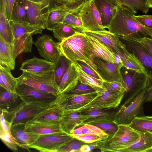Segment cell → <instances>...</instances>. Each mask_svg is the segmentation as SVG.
Masks as SVG:
<instances>
[{
  "label": "cell",
  "mask_w": 152,
  "mask_h": 152,
  "mask_svg": "<svg viewBox=\"0 0 152 152\" xmlns=\"http://www.w3.org/2000/svg\"><path fill=\"white\" fill-rule=\"evenodd\" d=\"M116 13L107 28L118 37L138 39L146 37L152 39V30L141 24L134 14L124 6L117 7Z\"/></svg>",
  "instance_id": "1"
},
{
  "label": "cell",
  "mask_w": 152,
  "mask_h": 152,
  "mask_svg": "<svg viewBox=\"0 0 152 152\" xmlns=\"http://www.w3.org/2000/svg\"><path fill=\"white\" fill-rule=\"evenodd\" d=\"M58 43L61 54L70 62H83L97 71L94 48L84 33L79 32Z\"/></svg>",
  "instance_id": "2"
},
{
  "label": "cell",
  "mask_w": 152,
  "mask_h": 152,
  "mask_svg": "<svg viewBox=\"0 0 152 152\" xmlns=\"http://www.w3.org/2000/svg\"><path fill=\"white\" fill-rule=\"evenodd\" d=\"M121 72L122 76L121 83L125 94L123 102L119 107L121 112L150 83L148 77L144 73L124 67H121Z\"/></svg>",
  "instance_id": "3"
},
{
  "label": "cell",
  "mask_w": 152,
  "mask_h": 152,
  "mask_svg": "<svg viewBox=\"0 0 152 152\" xmlns=\"http://www.w3.org/2000/svg\"><path fill=\"white\" fill-rule=\"evenodd\" d=\"M117 124L116 132L103 140L101 152H117L118 149L132 144L139 137V132L129 125Z\"/></svg>",
  "instance_id": "4"
},
{
  "label": "cell",
  "mask_w": 152,
  "mask_h": 152,
  "mask_svg": "<svg viewBox=\"0 0 152 152\" xmlns=\"http://www.w3.org/2000/svg\"><path fill=\"white\" fill-rule=\"evenodd\" d=\"M50 104L26 102L21 99L12 109L9 110H0V111L3 113L6 121L11 125L16 123H25Z\"/></svg>",
  "instance_id": "5"
},
{
  "label": "cell",
  "mask_w": 152,
  "mask_h": 152,
  "mask_svg": "<svg viewBox=\"0 0 152 152\" xmlns=\"http://www.w3.org/2000/svg\"><path fill=\"white\" fill-rule=\"evenodd\" d=\"M17 80L18 82L25 83L44 92L57 96L60 94L56 81L54 70L41 74L23 71Z\"/></svg>",
  "instance_id": "6"
},
{
  "label": "cell",
  "mask_w": 152,
  "mask_h": 152,
  "mask_svg": "<svg viewBox=\"0 0 152 152\" xmlns=\"http://www.w3.org/2000/svg\"><path fill=\"white\" fill-rule=\"evenodd\" d=\"M148 87L142 90L118 114L114 123L129 125L135 118L141 117L145 115L143 104L146 97V92Z\"/></svg>",
  "instance_id": "7"
},
{
  "label": "cell",
  "mask_w": 152,
  "mask_h": 152,
  "mask_svg": "<svg viewBox=\"0 0 152 152\" xmlns=\"http://www.w3.org/2000/svg\"><path fill=\"white\" fill-rule=\"evenodd\" d=\"M97 96L78 110L87 109H111L118 107L124 97V92H117L106 88L98 92Z\"/></svg>",
  "instance_id": "8"
},
{
  "label": "cell",
  "mask_w": 152,
  "mask_h": 152,
  "mask_svg": "<svg viewBox=\"0 0 152 152\" xmlns=\"http://www.w3.org/2000/svg\"><path fill=\"white\" fill-rule=\"evenodd\" d=\"M15 91L23 101L50 105L58 96L44 92L24 83L18 82Z\"/></svg>",
  "instance_id": "9"
},
{
  "label": "cell",
  "mask_w": 152,
  "mask_h": 152,
  "mask_svg": "<svg viewBox=\"0 0 152 152\" xmlns=\"http://www.w3.org/2000/svg\"><path fill=\"white\" fill-rule=\"evenodd\" d=\"M73 137L64 132L40 135L29 147L40 152H56V149Z\"/></svg>",
  "instance_id": "10"
},
{
  "label": "cell",
  "mask_w": 152,
  "mask_h": 152,
  "mask_svg": "<svg viewBox=\"0 0 152 152\" xmlns=\"http://www.w3.org/2000/svg\"><path fill=\"white\" fill-rule=\"evenodd\" d=\"M96 91L84 94L68 96L60 94L53 102L62 113L75 111L90 102L97 96Z\"/></svg>",
  "instance_id": "11"
},
{
  "label": "cell",
  "mask_w": 152,
  "mask_h": 152,
  "mask_svg": "<svg viewBox=\"0 0 152 152\" xmlns=\"http://www.w3.org/2000/svg\"><path fill=\"white\" fill-rule=\"evenodd\" d=\"M26 10V23L46 28L49 14V0L37 3L23 0Z\"/></svg>",
  "instance_id": "12"
},
{
  "label": "cell",
  "mask_w": 152,
  "mask_h": 152,
  "mask_svg": "<svg viewBox=\"0 0 152 152\" xmlns=\"http://www.w3.org/2000/svg\"><path fill=\"white\" fill-rule=\"evenodd\" d=\"M119 37L122 40L128 51L134 54L139 60L145 69L150 83H152V56L138 41L126 37Z\"/></svg>",
  "instance_id": "13"
},
{
  "label": "cell",
  "mask_w": 152,
  "mask_h": 152,
  "mask_svg": "<svg viewBox=\"0 0 152 152\" xmlns=\"http://www.w3.org/2000/svg\"><path fill=\"white\" fill-rule=\"evenodd\" d=\"M79 14L85 30L94 32L106 30L94 0H87L80 9Z\"/></svg>",
  "instance_id": "14"
},
{
  "label": "cell",
  "mask_w": 152,
  "mask_h": 152,
  "mask_svg": "<svg viewBox=\"0 0 152 152\" xmlns=\"http://www.w3.org/2000/svg\"><path fill=\"white\" fill-rule=\"evenodd\" d=\"M82 33L97 39L113 53L122 58L126 57L129 53L119 38L109 31L94 32L85 29Z\"/></svg>",
  "instance_id": "15"
},
{
  "label": "cell",
  "mask_w": 152,
  "mask_h": 152,
  "mask_svg": "<svg viewBox=\"0 0 152 152\" xmlns=\"http://www.w3.org/2000/svg\"><path fill=\"white\" fill-rule=\"evenodd\" d=\"M83 120V125L93 124L102 123H114L118 114L120 113L119 108L111 109H87L80 110Z\"/></svg>",
  "instance_id": "16"
},
{
  "label": "cell",
  "mask_w": 152,
  "mask_h": 152,
  "mask_svg": "<svg viewBox=\"0 0 152 152\" xmlns=\"http://www.w3.org/2000/svg\"><path fill=\"white\" fill-rule=\"evenodd\" d=\"M41 56L50 62H54L61 54L58 42H54L51 36L45 34L37 38L34 43Z\"/></svg>",
  "instance_id": "17"
},
{
  "label": "cell",
  "mask_w": 152,
  "mask_h": 152,
  "mask_svg": "<svg viewBox=\"0 0 152 152\" xmlns=\"http://www.w3.org/2000/svg\"><path fill=\"white\" fill-rule=\"evenodd\" d=\"M94 62L96 65L97 72L104 81L121 82V66L98 57L94 58Z\"/></svg>",
  "instance_id": "18"
},
{
  "label": "cell",
  "mask_w": 152,
  "mask_h": 152,
  "mask_svg": "<svg viewBox=\"0 0 152 152\" xmlns=\"http://www.w3.org/2000/svg\"><path fill=\"white\" fill-rule=\"evenodd\" d=\"M50 6L46 28L52 30L62 23L66 16L72 13L66 7L56 2L49 0Z\"/></svg>",
  "instance_id": "19"
},
{
  "label": "cell",
  "mask_w": 152,
  "mask_h": 152,
  "mask_svg": "<svg viewBox=\"0 0 152 152\" xmlns=\"http://www.w3.org/2000/svg\"><path fill=\"white\" fill-rule=\"evenodd\" d=\"M25 123L12 124L10 127L11 134L17 142L18 147L28 150L29 146L39 137V134L27 132L25 129Z\"/></svg>",
  "instance_id": "20"
},
{
  "label": "cell",
  "mask_w": 152,
  "mask_h": 152,
  "mask_svg": "<svg viewBox=\"0 0 152 152\" xmlns=\"http://www.w3.org/2000/svg\"><path fill=\"white\" fill-rule=\"evenodd\" d=\"M24 126L27 132L40 135L63 132L59 121H37L30 120L25 123Z\"/></svg>",
  "instance_id": "21"
},
{
  "label": "cell",
  "mask_w": 152,
  "mask_h": 152,
  "mask_svg": "<svg viewBox=\"0 0 152 152\" xmlns=\"http://www.w3.org/2000/svg\"><path fill=\"white\" fill-rule=\"evenodd\" d=\"M53 62L34 57L26 60L22 63L20 69L35 74H41L54 70Z\"/></svg>",
  "instance_id": "22"
},
{
  "label": "cell",
  "mask_w": 152,
  "mask_h": 152,
  "mask_svg": "<svg viewBox=\"0 0 152 152\" xmlns=\"http://www.w3.org/2000/svg\"><path fill=\"white\" fill-rule=\"evenodd\" d=\"M139 138L132 144L118 150L119 152L152 151V133L139 132Z\"/></svg>",
  "instance_id": "23"
},
{
  "label": "cell",
  "mask_w": 152,
  "mask_h": 152,
  "mask_svg": "<svg viewBox=\"0 0 152 152\" xmlns=\"http://www.w3.org/2000/svg\"><path fill=\"white\" fill-rule=\"evenodd\" d=\"M94 1L103 26L107 28L116 13L117 7L110 0H94Z\"/></svg>",
  "instance_id": "24"
},
{
  "label": "cell",
  "mask_w": 152,
  "mask_h": 152,
  "mask_svg": "<svg viewBox=\"0 0 152 152\" xmlns=\"http://www.w3.org/2000/svg\"><path fill=\"white\" fill-rule=\"evenodd\" d=\"M79 74L74 62H71L58 86L60 94L73 89L79 80Z\"/></svg>",
  "instance_id": "25"
},
{
  "label": "cell",
  "mask_w": 152,
  "mask_h": 152,
  "mask_svg": "<svg viewBox=\"0 0 152 152\" xmlns=\"http://www.w3.org/2000/svg\"><path fill=\"white\" fill-rule=\"evenodd\" d=\"M60 122L62 131L70 134L76 127L83 125V120L79 111H66L62 113Z\"/></svg>",
  "instance_id": "26"
},
{
  "label": "cell",
  "mask_w": 152,
  "mask_h": 152,
  "mask_svg": "<svg viewBox=\"0 0 152 152\" xmlns=\"http://www.w3.org/2000/svg\"><path fill=\"white\" fill-rule=\"evenodd\" d=\"M12 43L6 42L0 37V65L10 71L15 69V59L13 55Z\"/></svg>",
  "instance_id": "27"
},
{
  "label": "cell",
  "mask_w": 152,
  "mask_h": 152,
  "mask_svg": "<svg viewBox=\"0 0 152 152\" xmlns=\"http://www.w3.org/2000/svg\"><path fill=\"white\" fill-rule=\"evenodd\" d=\"M31 33L24 34L13 39V55L14 58L22 53L31 52L32 45L34 44Z\"/></svg>",
  "instance_id": "28"
},
{
  "label": "cell",
  "mask_w": 152,
  "mask_h": 152,
  "mask_svg": "<svg viewBox=\"0 0 152 152\" xmlns=\"http://www.w3.org/2000/svg\"><path fill=\"white\" fill-rule=\"evenodd\" d=\"M85 34L93 46L95 58H99L107 61L115 63L114 53L97 39L86 34Z\"/></svg>",
  "instance_id": "29"
},
{
  "label": "cell",
  "mask_w": 152,
  "mask_h": 152,
  "mask_svg": "<svg viewBox=\"0 0 152 152\" xmlns=\"http://www.w3.org/2000/svg\"><path fill=\"white\" fill-rule=\"evenodd\" d=\"M21 100L16 91H9L0 86V110H9Z\"/></svg>",
  "instance_id": "30"
},
{
  "label": "cell",
  "mask_w": 152,
  "mask_h": 152,
  "mask_svg": "<svg viewBox=\"0 0 152 152\" xmlns=\"http://www.w3.org/2000/svg\"><path fill=\"white\" fill-rule=\"evenodd\" d=\"M0 112V138L10 148L14 151H17L18 146L11 134L10 130L11 125L6 121L3 113Z\"/></svg>",
  "instance_id": "31"
},
{
  "label": "cell",
  "mask_w": 152,
  "mask_h": 152,
  "mask_svg": "<svg viewBox=\"0 0 152 152\" xmlns=\"http://www.w3.org/2000/svg\"><path fill=\"white\" fill-rule=\"evenodd\" d=\"M10 22L14 39L27 33H31L33 35L41 34L44 29L43 27L31 25L27 23L17 22L12 20Z\"/></svg>",
  "instance_id": "32"
},
{
  "label": "cell",
  "mask_w": 152,
  "mask_h": 152,
  "mask_svg": "<svg viewBox=\"0 0 152 152\" xmlns=\"http://www.w3.org/2000/svg\"><path fill=\"white\" fill-rule=\"evenodd\" d=\"M62 113L53 102L47 108L35 115L31 120L37 121H59Z\"/></svg>",
  "instance_id": "33"
},
{
  "label": "cell",
  "mask_w": 152,
  "mask_h": 152,
  "mask_svg": "<svg viewBox=\"0 0 152 152\" xmlns=\"http://www.w3.org/2000/svg\"><path fill=\"white\" fill-rule=\"evenodd\" d=\"M117 7L124 6L134 14L138 11L146 14L150 8L148 0H110Z\"/></svg>",
  "instance_id": "34"
},
{
  "label": "cell",
  "mask_w": 152,
  "mask_h": 152,
  "mask_svg": "<svg viewBox=\"0 0 152 152\" xmlns=\"http://www.w3.org/2000/svg\"><path fill=\"white\" fill-rule=\"evenodd\" d=\"M71 62L61 53L57 58L53 62L55 80L58 86L63 75Z\"/></svg>",
  "instance_id": "35"
},
{
  "label": "cell",
  "mask_w": 152,
  "mask_h": 152,
  "mask_svg": "<svg viewBox=\"0 0 152 152\" xmlns=\"http://www.w3.org/2000/svg\"><path fill=\"white\" fill-rule=\"evenodd\" d=\"M76 66L79 74V80L80 83L91 86L96 92L106 88L104 86L103 80L95 78L87 75Z\"/></svg>",
  "instance_id": "36"
},
{
  "label": "cell",
  "mask_w": 152,
  "mask_h": 152,
  "mask_svg": "<svg viewBox=\"0 0 152 152\" xmlns=\"http://www.w3.org/2000/svg\"><path fill=\"white\" fill-rule=\"evenodd\" d=\"M129 125L137 131L152 133V116L135 118Z\"/></svg>",
  "instance_id": "37"
},
{
  "label": "cell",
  "mask_w": 152,
  "mask_h": 152,
  "mask_svg": "<svg viewBox=\"0 0 152 152\" xmlns=\"http://www.w3.org/2000/svg\"><path fill=\"white\" fill-rule=\"evenodd\" d=\"M26 10L23 0H16L12 9L10 20L26 23Z\"/></svg>",
  "instance_id": "38"
},
{
  "label": "cell",
  "mask_w": 152,
  "mask_h": 152,
  "mask_svg": "<svg viewBox=\"0 0 152 152\" xmlns=\"http://www.w3.org/2000/svg\"><path fill=\"white\" fill-rule=\"evenodd\" d=\"M0 37L6 42L12 43L14 37L10 22L0 11Z\"/></svg>",
  "instance_id": "39"
},
{
  "label": "cell",
  "mask_w": 152,
  "mask_h": 152,
  "mask_svg": "<svg viewBox=\"0 0 152 152\" xmlns=\"http://www.w3.org/2000/svg\"><path fill=\"white\" fill-rule=\"evenodd\" d=\"M52 31L54 37L59 42L79 32L70 26L63 23L60 24Z\"/></svg>",
  "instance_id": "40"
},
{
  "label": "cell",
  "mask_w": 152,
  "mask_h": 152,
  "mask_svg": "<svg viewBox=\"0 0 152 152\" xmlns=\"http://www.w3.org/2000/svg\"><path fill=\"white\" fill-rule=\"evenodd\" d=\"M0 77L4 83L6 89L15 91L18 83L17 78L14 77L9 69L0 65Z\"/></svg>",
  "instance_id": "41"
},
{
  "label": "cell",
  "mask_w": 152,
  "mask_h": 152,
  "mask_svg": "<svg viewBox=\"0 0 152 152\" xmlns=\"http://www.w3.org/2000/svg\"><path fill=\"white\" fill-rule=\"evenodd\" d=\"M122 67L142 72L146 74L144 68L134 54L129 52L126 57L122 58Z\"/></svg>",
  "instance_id": "42"
},
{
  "label": "cell",
  "mask_w": 152,
  "mask_h": 152,
  "mask_svg": "<svg viewBox=\"0 0 152 152\" xmlns=\"http://www.w3.org/2000/svg\"><path fill=\"white\" fill-rule=\"evenodd\" d=\"M79 12L69 14L65 17L63 23L70 26L79 32H82L85 29Z\"/></svg>",
  "instance_id": "43"
},
{
  "label": "cell",
  "mask_w": 152,
  "mask_h": 152,
  "mask_svg": "<svg viewBox=\"0 0 152 152\" xmlns=\"http://www.w3.org/2000/svg\"><path fill=\"white\" fill-rule=\"evenodd\" d=\"M87 144L75 138H73L56 150V152H75L84 145Z\"/></svg>",
  "instance_id": "44"
},
{
  "label": "cell",
  "mask_w": 152,
  "mask_h": 152,
  "mask_svg": "<svg viewBox=\"0 0 152 152\" xmlns=\"http://www.w3.org/2000/svg\"><path fill=\"white\" fill-rule=\"evenodd\" d=\"M54 1L66 7L73 13L79 12L87 0H50Z\"/></svg>",
  "instance_id": "45"
},
{
  "label": "cell",
  "mask_w": 152,
  "mask_h": 152,
  "mask_svg": "<svg viewBox=\"0 0 152 152\" xmlns=\"http://www.w3.org/2000/svg\"><path fill=\"white\" fill-rule=\"evenodd\" d=\"M83 134H95L98 135L104 140L107 138L109 134L98 127L94 125L86 124L80 127Z\"/></svg>",
  "instance_id": "46"
},
{
  "label": "cell",
  "mask_w": 152,
  "mask_h": 152,
  "mask_svg": "<svg viewBox=\"0 0 152 152\" xmlns=\"http://www.w3.org/2000/svg\"><path fill=\"white\" fill-rule=\"evenodd\" d=\"M95 91H96L91 86L82 84L79 81L77 86L73 89L61 94L72 96L84 94Z\"/></svg>",
  "instance_id": "47"
},
{
  "label": "cell",
  "mask_w": 152,
  "mask_h": 152,
  "mask_svg": "<svg viewBox=\"0 0 152 152\" xmlns=\"http://www.w3.org/2000/svg\"><path fill=\"white\" fill-rule=\"evenodd\" d=\"M74 62L76 65L86 74L95 78L103 80L97 71L86 64L80 61H75Z\"/></svg>",
  "instance_id": "48"
},
{
  "label": "cell",
  "mask_w": 152,
  "mask_h": 152,
  "mask_svg": "<svg viewBox=\"0 0 152 152\" xmlns=\"http://www.w3.org/2000/svg\"><path fill=\"white\" fill-rule=\"evenodd\" d=\"M73 137L77 138L83 142L90 144L104 140L100 137L93 134H83L79 135L70 134Z\"/></svg>",
  "instance_id": "49"
},
{
  "label": "cell",
  "mask_w": 152,
  "mask_h": 152,
  "mask_svg": "<svg viewBox=\"0 0 152 152\" xmlns=\"http://www.w3.org/2000/svg\"><path fill=\"white\" fill-rule=\"evenodd\" d=\"M109 135L115 133L118 129L117 124L110 123H102L93 124Z\"/></svg>",
  "instance_id": "50"
},
{
  "label": "cell",
  "mask_w": 152,
  "mask_h": 152,
  "mask_svg": "<svg viewBox=\"0 0 152 152\" xmlns=\"http://www.w3.org/2000/svg\"><path fill=\"white\" fill-rule=\"evenodd\" d=\"M103 85L107 89L117 92H124L121 82L117 81L108 82L104 81Z\"/></svg>",
  "instance_id": "51"
},
{
  "label": "cell",
  "mask_w": 152,
  "mask_h": 152,
  "mask_svg": "<svg viewBox=\"0 0 152 152\" xmlns=\"http://www.w3.org/2000/svg\"><path fill=\"white\" fill-rule=\"evenodd\" d=\"M103 143V140L93 143L83 145L75 152H90L94 149H100L102 148Z\"/></svg>",
  "instance_id": "52"
},
{
  "label": "cell",
  "mask_w": 152,
  "mask_h": 152,
  "mask_svg": "<svg viewBox=\"0 0 152 152\" xmlns=\"http://www.w3.org/2000/svg\"><path fill=\"white\" fill-rule=\"evenodd\" d=\"M134 18L142 25L152 30V15H134Z\"/></svg>",
  "instance_id": "53"
},
{
  "label": "cell",
  "mask_w": 152,
  "mask_h": 152,
  "mask_svg": "<svg viewBox=\"0 0 152 152\" xmlns=\"http://www.w3.org/2000/svg\"><path fill=\"white\" fill-rule=\"evenodd\" d=\"M130 38L134 39L139 42L145 48L150 54L152 56V38L146 37H143L142 38L138 39L131 38Z\"/></svg>",
  "instance_id": "54"
},
{
  "label": "cell",
  "mask_w": 152,
  "mask_h": 152,
  "mask_svg": "<svg viewBox=\"0 0 152 152\" xmlns=\"http://www.w3.org/2000/svg\"><path fill=\"white\" fill-rule=\"evenodd\" d=\"M16 0H7L5 15L10 22L12 9Z\"/></svg>",
  "instance_id": "55"
},
{
  "label": "cell",
  "mask_w": 152,
  "mask_h": 152,
  "mask_svg": "<svg viewBox=\"0 0 152 152\" xmlns=\"http://www.w3.org/2000/svg\"><path fill=\"white\" fill-rule=\"evenodd\" d=\"M146 97L144 103L152 101V83L148 87L146 92Z\"/></svg>",
  "instance_id": "56"
},
{
  "label": "cell",
  "mask_w": 152,
  "mask_h": 152,
  "mask_svg": "<svg viewBox=\"0 0 152 152\" xmlns=\"http://www.w3.org/2000/svg\"><path fill=\"white\" fill-rule=\"evenodd\" d=\"M7 0H0V11L5 15Z\"/></svg>",
  "instance_id": "57"
},
{
  "label": "cell",
  "mask_w": 152,
  "mask_h": 152,
  "mask_svg": "<svg viewBox=\"0 0 152 152\" xmlns=\"http://www.w3.org/2000/svg\"><path fill=\"white\" fill-rule=\"evenodd\" d=\"M114 59L115 64L122 67V57L119 55L114 53Z\"/></svg>",
  "instance_id": "58"
},
{
  "label": "cell",
  "mask_w": 152,
  "mask_h": 152,
  "mask_svg": "<svg viewBox=\"0 0 152 152\" xmlns=\"http://www.w3.org/2000/svg\"><path fill=\"white\" fill-rule=\"evenodd\" d=\"M83 134V133L81 130L80 127L74 129L71 132L70 134H72L75 135H79Z\"/></svg>",
  "instance_id": "59"
},
{
  "label": "cell",
  "mask_w": 152,
  "mask_h": 152,
  "mask_svg": "<svg viewBox=\"0 0 152 152\" xmlns=\"http://www.w3.org/2000/svg\"><path fill=\"white\" fill-rule=\"evenodd\" d=\"M34 2L40 3L44 2L47 0H26Z\"/></svg>",
  "instance_id": "60"
},
{
  "label": "cell",
  "mask_w": 152,
  "mask_h": 152,
  "mask_svg": "<svg viewBox=\"0 0 152 152\" xmlns=\"http://www.w3.org/2000/svg\"><path fill=\"white\" fill-rule=\"evenodd\" d=\"M0 86L5 88V86L1 78L0 77Z\"/></svg>",
  "instance_id": "61"
},
{
  "label": "cell",
  "mask_w": 152,
  "mask_h": 152,
  "mask_svg": "<svg viewBox=\"0 0 152 152\" xmlns=\"http://www.w3.org/2000/svg\"><path fill=\"white\" fill-rule=\"evenodd\" d=\"M150 8H152V0H148Z\"/></svg>",
  "instance_id": "62"
}]
</instances>
